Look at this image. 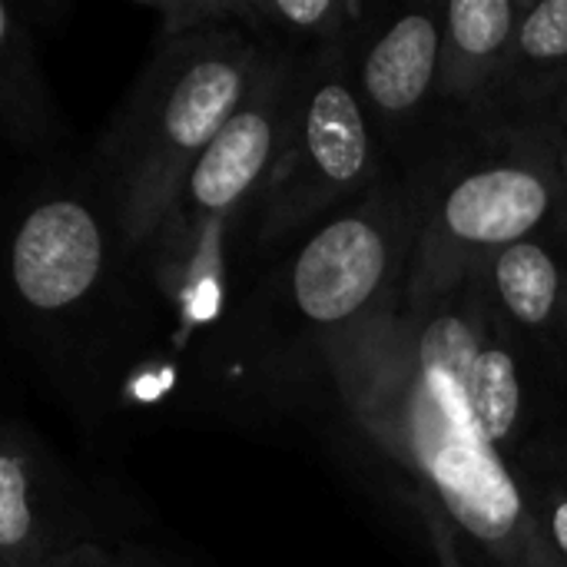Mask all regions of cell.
<instances>
[{"mask_svg":"<svg viewBox=\"0 0 567 567\" xmlns=\"http://www.w3.org/2000/svg\"><path fill=\"white\" fill-rule=\"evenodd\" d=\"M47 567H166L156 558H146L140 551H120L100 542H83L66 548L63 555H56Z\"/></svg>","mask_w":567,"mask_h":567,"instance_id":"17","label":"cell"},{"mask_svg":"<svg viewBox=\"0 0 567 567\" xmlns=\"http://www.w3.org/2000/svg\"><path fill=\"white\" fill-rule=\"evenodd\" d=\"M355 37L299 56L286 133L246 236L252 262L299 246L392 169L355 86Z\"/></svg>","mask_w":567,"mask_h":567,"instance_id":"7","label":"cell"},{"mask_svg":"<svg viewBox=\"0 0 567 567\" xmlns=\"http://www.w3.org/2000/svg\"><path fill=\"white\" fill-rule=\"evenodd\" d=\"M375 10L342 0H239V30L299 50L352 40Z\"/></svg>","mask_w":567,"mask_h":567,"instance_id":"14","label":"cell"},{"mask_svg":"<svg viewBox=\"0 0 567 567\" xmlns=\"http://www.w3.org/2000/svg\"><path fill=\"white\" fill-rule=\"evenodd\" d=\"M538 365L548 395V449L542 455L567 462V339L551 352L538 355Z\"/></svg>","mask_w":567,"mask_h":567,"instance_id":"16","label":"cell"},{"mask_svg":"<svg viewBox=\"0 0 567 567\" xmlns=\"http://www.w3.org/2000/svg\"><path fill=\"white\" fill-rule=\"evenodd\" d=\"M70 482L43 439L7 422L0 432V567H47L83 545Z\"/></svg>","mask_w":567,"mask_h":567,"instance_id":"9","label":"cell"},{"mask_svg":"<svg viewBox=\"0 0 567 567\" xmlns=\"http://www.w3.org/2000/svg\"><path fill=\"white\" fill-rule=\"evenodd\" d=\"M532 0H449L442 40V120L449 136L478 123Z\"/></svg>","mask_w":567,"mask_h":567,"instance_id":"12","label":"cell"},{"mask_svg":"<svg viewBox=\"0 0 567 567\" xmlns=\"http://www.w3.org/2000/svg\"><path fill=\"white\" fill-rule=\"evenodd\" d=\"M422 169V226L402 289L405 306L435 299L512 243L567 226V193L545 126L455 133Z\"/></svg>","mask_w":567,"mask_h":567,"instance_id":"4","label":"cell"},{"mask_svg":"<svg viewBox=\"0 0 567 567\" xmlns=\"http://www.w3.org/2000/svg\"><path fill=\"white\" fill-rule=\"evenodd\" d=\"M37 30L30 7L0 3V126L17 153L43 150L66 133L40 63Z\"/></svg>","mask_w":567,"mask_h":567,"instance_id":"13","label":"cell"},{"mask_svg":"<svg viewBox=\"0 0 567 567\" xmlns=\"http://www.w3.org/2000/svg\"><path fill=\"white\" fill-rule=\"evenodd\" d=\"M425 169H389L369 193L312 229L262 282L236 299L206 346L226 372L259 382L402 299L419 226Z\"/></svg>","mask_w":567,"mask_h":567,"instance_id":"2","label":"cell"},{"mask_svg":"<svg viewBox=\"0 0 567 567\" xmlns=\"http://www.w3.org/2000/svg\"><path fill=\"white\" fill-rule=\"evenodd\" d=\"M518 485L545 545L567 567V462L538 455L518 472Z\"/></svg>","mask_w":567,"mask_h":567,"instance_id":"15","label":"cell"},{"mask_svg":"<svg viewBox=\"0 0 567 567\" xmlns=\"http://www.w3.org/2000/svg\"><path fill=\"white\" fill-rule=\"evenodd\" d=\"M299 56V47L262 40V56L243 103L196 159L140 259L150 289L179 312L216 309L226 243L239 233L243 239L249 236L252 209L286 133Z\"/></svg>","mask_w":567,"mask_h":567,"instance_id":"5","label":"cell"},{"mask_svg":"<svg viewBox=\"0 0 567 567\" xmlns=\"http://www.w3.org/2000/svg\"><path fill=\"white\" fill-rule=\"evenodd\" d=\"M143 272L90 166L76 183L30 189L7 239V292L30 346H83L110 332L116 306H136Z\"/></svg>","mask_w":567,"mask_h":567,"instance_id":"6","label":"cell"},{"mask_svg":"<svg viewBox=\"0 0 567 567\" xmlns=\"http://www.w3.org/2000/svg\"><path fill=\"white\" fill-rule=\"evenodd\" d=\"M545 133H548L551 156H555V166H558V176H561V186L567 193V103L555 113V120L545 126Z\"/></svg>","mask_w":567,"mask_h":567,"instance_id":"18","label":"cell"},{"mask_svg":"<svg viewBox=\"0 0 567 567\" xmlns=\"http://www.w3.org/2000/svg\"><path fill=\"white\" fill-rule=\"evenodd\" d=\"M252 385L319 402L415 482L425 515L455 525L488 567H565L468 395L449 292L402 299Z\"/></svg>","mask_w":567,"mask_h":567,"instance_id":"1","label":"cell"},{"mask_svg":"<svg viewBox=\"0 0 567 567\" xmlns=\"http://www.w3.org/2000/svg\"><path fill=\"white\" fill-rule=\"evenodd\" d=\"M498 316L538 355L567 339V226L542 229L478 262Z\"/></svg>","mask_w":567,"mask_h":567,"instance_id":"11","label":"cell"},{"mask_svg":"<svg viewBox=\"0 0 567 567\" xmlns=\"http://www.w3.org/2000/svg\"><path fill=\"white\" fill-rule=\"evenodd\" d=\"M449 0L375 10L355 37V86L392 169L429 163L452 136L442 120Z\"/></svg>","mask_w":567,"mask_h":567,"instance_id":"8","label":"cell"},{"mask_svg":"<svg viewBox=\"0 0 567 567\" xmlns=\"http://www.w3.org/2000/svg\"><path fill=\"white\" fill-rule=\"evenodd\" d=\"M567 103V0H532L472 130H542Z\"/></svg>","mask_w":567,"mask_h":567,"instance_id":"10","label":"cell"},{"mask_svg":"<svg viewBox=\"0 0 567 567\" xmlns=\"http://www.w3.org/2000/svg\"><path fill=\"white\" fill-rule=\"evenodd\" d=\"M259 56L262 40L239 27L166 37L100 136L86 166L136 269L196 159L243 103Z\"/></svg>","mask_w":567,"mask_h":567,"instance_id":"3","label":"cell"}]
</instances>
